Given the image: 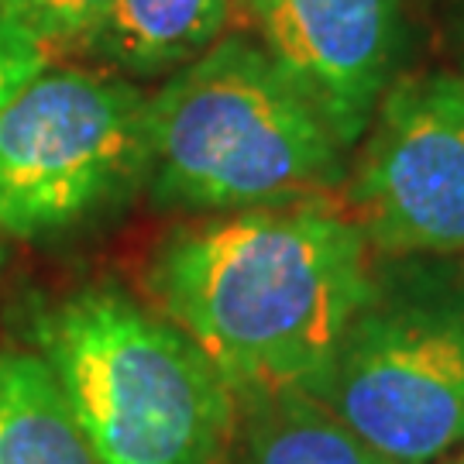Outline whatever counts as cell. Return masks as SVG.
Here are the masks:
<instances>
[{"instance_id":"6da1fadb","label":"cell","mask_w":464,"mask_h":464,"mask_svg":"<svg viewBox=\"0 0 464 464\" xmlns=\"http://www.w3.org/2000/svg\"><path fill=\"white\" fill-rule=\"evenodd\" d=\"M151 289L234 396H316L372 306L368 237L310 203L237 210L172 234Z\"/></svg>"},{"instance_id":"7a4b0ae2","label":"cell","mask_w":464,"mask_h":464,"mask_svg":"<svg viewBox=\"0 0 464 464\" xmlns=\"http://www.w3.org/2000/svg\"><path fill=\"white\" fill-rule=\"evenodd\" d=\"M341 151L324 114L245 34H224L145 103L141 179L172 207L306 203L344 176Z\"/></svg>"},{"instance_id":"3957f363","label":"cell","mask_w":464,"mask_h":464,"mask_svg":"<svg viewBox=\"0 0 464 464\" xmlns=\"http://www.w3.org/2000/svg\"><path fill=\"white\" fill-rule=\"evenodd\" d=\"M38 354L100 464H217L234 392L172 320L107 285L34 316Z\"/></svg>"},{"instance_id":"277c9868","label":"cell","mask_w":464,"mask_h":464,"mask_svg":"<svg viewBox=\"0 0 464 464\" xmlns=\"http://www.w3.org/2000/svg\"><path fill=\"white\" fill-rule=\"evenodd\" d=\"M149 97L114 72L45 66L0 103V234L72 227L145 172Z\"/></svg>"},{"instance_id":"5b68a950","label":"cell","mask_w":464,"mask_h":464,"mask_svg":"<svg viewBox=\"0 0 464 464\" xmlns=\"http://www.w3.org/2000/svg\"><path fill=\"white\" fill-rule=\"evenodd\" d=\"M316 399L385 461L444 458L464 444V316L368 306Z\"/></svg>"},{"instance_id":"8992f818","label":"cell","mask_w":464,"mask_h":464,"mask_svg":"<svg viewBox=\"0 0 464 464\" xmlns=\"http://www.w3.org/2000/svg\"><path fill=\"white\" fill-rule=\"evenodd\" d=\"M351 210L385 251H464V76H396L368 121Z\"/></svg>"},{"instance_id":"52a82bcc","label":"cell","mask_w":464,"mask_h":464,"mask_svg":"<svg viewBox=\"0 0 464 464\" xmlns=\"http://www.w3.org/2000/svg\"><path fill=\"white\" fill-rule=\"evenodd\" d=\"M262 49L351 149L396 80L399 0H245Z\"/></svg>"},{"instance_id":"ba28073f","label":"cell","mask_w":464,"mask_h":464,"mask_svg":"<svg viewBox=\"0 0 464 464\" xmlns=\"http://www.w3.org/2000/svg\"><path fill=\"white\" fill-rule=\"evenodd\" d=\"M234 0H114L86 52L124 76H172L227 32Z\"/></svg>"},{"instance_id":"9c48e42d","label":"cell","mask_w":464,"mask_h":464,"mask_svg":"<svg viewBox=\"0 0 464 464\" xmlns=\"http://www.w3.org/2000/svg\"><path fill=\"white\" fill-rule=\"evenodd\" d=\"M0 464H100L42 354L0 351Z\"/></svg>"},{"instance_id":"30bf717a","label":"cell","mask_w":464,"mask_h":464,"mask_svg":"<svg viewBox=\"0 0 464 464\" xmlns=\"http://www.w3.org/2000/svg\"><path fill=\"white\" fill-rule=\"evenodd\" d=\"M251 420L234 464H392L358 440L316 396L248 399Z\"/></svg>"},{"instance_id":"8fae6325","label":"cell","mask_w":464,"mask_h":464,"mask_svg":"<svg viewBox=\"0 0 464 464\" xmlns=\"http://www.w3.org/2000/svg\"><path fill=\"white\" fill-rule=\"evenodd\" d=\"M111 7L114 0H0V11L49 52H86Z\"/></svg>"},{"instance_id":"7c38bea8","label":"cell","mask_w":464,"mask_h":464,"mask_svg":"<svg viewBox=\"0 0 464 464\" xmlns=\"http://www.w3.org/2000/svg\"><path fill=\"white\" fill-rule=\"evenodd\" d=\"M49 63L52 52L42 49L32 34L21 32L11 17L0 11V103Z\"/></svg>"},{"instance_id":"4fadbf2b","label":"cell","mask_w":464,"mask_h":464,"mask_svg":"<svg viewBox=\"0 0 464 464\" xmlns=\"http://www.w3.org/2000/svg\"><path fill=\"white\" fill-rule=\"evenodd\" d=\"M461 76H464V72H461Z\"/></svg>"}]
</instances>
